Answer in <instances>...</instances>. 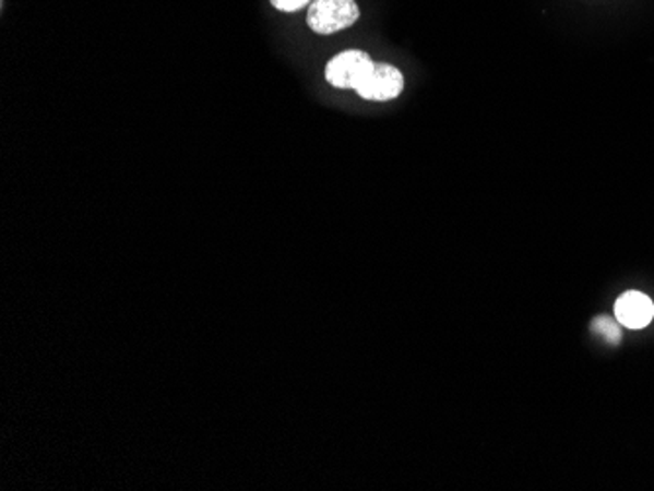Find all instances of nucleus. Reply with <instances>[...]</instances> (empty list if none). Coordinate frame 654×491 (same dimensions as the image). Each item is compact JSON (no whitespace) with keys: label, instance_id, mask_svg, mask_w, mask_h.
Wrapping results in <instances>:
<instances>
[{"label":"nucleus","instance_id":"20e7f679","mask_svg":"<svg viewBox=\"0 0 654 491\" xmlns=\"http://www.w3.org/2000/svg\"><path fill=\"white\" fill-rule=\"evenodd\" d=\"M616 318L627 330H643L653 322V300L646 294L637 290L626 292L616 302Z\"/></svg>","mask_w":654,"mask_h":491},{"label":"nucleus","instance_id":"f257e3e1","mask_svg":"<svg viewBox=\"0 0 654 491\" xmlns=\"http://www.w3.org/2000/svg\"><path fill=\"white\" fill-rule=\"evenodd\" d=\"M360 10L355 0H313L308 10V26L322 36L352 28L359 20Z\"/></svg>","mask_w":654,"mask_h":491},{"label":"nucleus","instance_id":"39448f33","mask_svg":"<svg viewBox=\"0 0 654 491\" xmlns=\"http://www.w3.org/2000/svg\"><path fill=\"white\" fill-rule=\"evenodd\" d=\"M590 327H592V331H594L596 335H599L602 339L609 343V345H619L621 339H623V333L619 330L617 322H614L611 318H606V315H597Z\"/></svg>","mask_w":654,"mask_h":491},{"label":"nucleus","instance_id":"7ed1b4c3","mask_svg":"<svg viewBox=\"0 0 654 491\" xmlns=\"http://www.w3.org/2000/svg\"><path fill=\"white\" fill-rule=\"evenodd\" d=\"M404 91V75L399 69L389 63H374L370 67L367 76L360 81V85L355 88V93L372 103H389L399 98Z\"/></svg>","mask_w":654,"mask_h":491},{"label":"nucleus","instance_id":"423d86ee","mask_svg":"<svg viewBox=\"0 0 654 491\" xmlns=\"http://www.w3.org/2000/svg\"><path fill=\"white\" fill-rule=\"evenodd\" d=\"M312 0H271V4L281 12H296V10L308 7Z\"/></svg>","mask_w":654,"mask_h":491},{"label":"nucleus","instance_id":"f03ea898","mask_svg":"<svg viewBox=\"0 0 654 491\" xmlns=\"http://www.w3.org/2000/svg\"><path fill=\"white\" fill-rule=\"evenodd\" d=\"M372 65H374V61L370 59L369 53H365L360 49H349V51H343L340 56L333 57L332 61L325 65V81L335 88L355 91Z\"/></svg>","mask_w":654,"mask_h":491}]
</instances>
